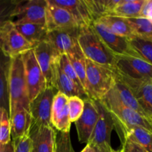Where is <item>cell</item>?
Listing matches in <instances>:
<instances>
[{"label":"cell","mask_w":152,"mask_h":152,"mask_svg":"<svg viewBox=\"0 0 152 152\" xmlns=\"http://www.w3.org/2000/svg\"><path fill=\"white\" fill-rule=\"evenodd\" d=\"M77 41L86 59L111 69L115 68L116 55L107 47L91 25L80 28Z\"/></svg>","instance_id":"obj_1"},{"label":"cell","mask_w":152,"mask_h":152,"mask_svg":"<svg viewBox=\"0 0 152 152\" xmlns=\"http://www.w3.org/2000/svg\"><path fill=\"white\" fill-rule=\"evenodd\" d=\"M114 71L86 59V92L90 99L102 100L113 88Z\"/></svg>","instance_id":"obj_2"},{"label":"cell","mask_w":152,"mask_h":152,"mask_svg":"<svg viewBox=\"0 0 152 152\" xmlns=\"http://www.w3.org/2000/svg\"><path fill=\"white\" fill-rule=\"evenodd\" d=\"M9 116L18 105L30 111V100L25 77L22 55L10 59L8 77Z\"/></svg>","instance_id":"obj_3"},{"label":"cell","mask_w":152,"mask_h":152,"mask_svg":"<svg viewBox=\"0 0 152 152\" xmlns=\"http://www.w3.org/2000/svg\"><path fill=\"white\" fill-rule=\"evenodd\" d=\"M99 101L106 107L112 115L113 119L116 121L126 126H139L152 132L151 120L123 105L114 88L111 89L102 100Z\"/></svg>","instance_id":"obj_4"},{"label":"cell","mask_w":152,"mask_h":152,"mask_svg":"<svg viewBox=\"0 0 152 152\" xmlns=\"http://www.w3.org/2000/svg\"><path fill=\"white\" fill-rule=\"evenodd\" d=\"M99 111V118L95 126L91 137L88 142L96 152H111V137L114 123L112 115L99 100H94Z\"/></svg>","instance_id":"obj_5"},{"label":"cell","mask_w":152,"mask_h":152,"mask_svg":"<svg viewBox=\"0 0 152 152\" xmlns=\"http://www.w3.org/2000/svg\"><path fill=\"white\" fill-rule=\"evenodd\" d=\"M34 48L17 31L13 22H7L0 26V50L8 57L22 55Z\"/></svg>","instance_id":"obj_6"},{"label":"cell","mask_w":152,"mask_h":152,"mask_svg":"<svg viewBox=\"0 0 152 152\" xmlns=\"http://www.w3.org/2000/svg\"><path fill=\"white\" fill-rule=\"evenodd\" d=\"M30 102L47 87L45 79L37 62L33 49L22 55Z\"/></svg>","instance_id":"obj_7"},{"label":"cell","mask_w":152,"mask_h":152,"mask_svg":"<svg viewBox=\"0 0 152 152\" xmlns=\"http://www.w3.org/2000/svg\"><path fill=\"white\" fill-rule=\"evenodd\" d=\"M51 86H47L30 102L31 124L37 126H52L50 122L53 97L56 94Z\"/></svg>","instance_id":"obj_8"},{"label":"cell","mask_w":152,"mask_h":152,"mask_svg":"<svg viewBox=\"0 0 152 152\" xmlns=\"http://www.w3.org/2000/svg\"><path fill=\"white\" fill-rule=\"evenodd\" d=\"M114 69L130 78L152 80V65L139 56H116Z\"/></svg>","instance_id":"obj_9"},{"label":"cell","mask_w":152,"mask_h":152,"mask_svg":"<svg viewBox=\"0 0 152 152\" xmlns=\"http://www.w3.org/2000/svg\"><path fill=\"white\" fill-rule=\"evenodd\" d=\"M114 71L130 89L147 117L152 119V80L132 79Z\"/></svg>","instance_id":"obj_10"},{"label":"cell","mask_w":152,"mask_h":152,"mask_svg":"<svg viewBox=\"0 0 152 152\" xmlns=\"http://www.w3.org/2000/svg\"><path fill=\"white\" fill-rule=\"evenodd\" d=\"M37 62L45 79L47 86H52L55 66L59 53L48 41H42L33 48Z\"/></svg>","instance_id":"obj_11"},{"label":"cell","mask_w":152,"mask_h":152,"mask_svg":"<svg viewBox=\"0 0 152 152\" xmlns=\"http://www.w3.org/2000/svg\"><path fill=\"white\" fill-rule=\"evenodd\" d=\"M91 25L116 56H139L131 46L129 39L113 34L105 25L97 21L94 22Z\"/></svg>","instance_id":"obj_12"},{"label":"cell","mask_w":152,"mask_h":152,"mask_svg":"<svg viewBox=\"0 0 152 152\" xmlns=\"http://www.w3.org/2000/svg\"><path fill=\"white\" fill-rule=\"evenodd\" d=\"M98 118L99 111L96 102L90 98L85 99L83 114L75 122L78 140L81 143L88 144L89 142Z\"/></svg>","instance_id":"obj_13"},{"label":"cell","mask_w":152,"mask_h":152,"mask_svg":"<svg viewBox=\"0 0 152 152\" xmlns=\"http://www.w3.org/2000/svg\"><path fill=\"white\" fill-rule=\"evenodd\" d=\"M47 0H28L22 1L14 23H36L46 25Z\"/></svg>","instance_id":"obj_14"},{"label":"cell","mask_w":152,"mask_h":152,"mask_svg":"<svg viewBox=\"0 0 152 152\" xmlns=\"http://www.w3.org/2000/svg\"><path fill=\"white\" fill-rule=\"evenodd\" d=\"M80 28H59L50 30L46 41L51 44L59 54H67L78 45L79 31Z\"/></svg>","instance_id":"obj_15"},{"label":"cell","mask_w":152,"mask_h":152,"mask_svg":"<svg viewBox=\"0 0 152 152\" xmlns=\"http://www.w3.org/2000/svg\"><path fill=\"white\" fill-rule=\"evenodd\" d=\"M50 122L53 129L62 133H69L71 123L69 118L68 97L56 92L52 104Z\"/></svg>","instance_id":"obj_16"},{"label":"cell","mask_w":152,"mask_h":152,"mask_svg":"<svg viewBox=\"0 0 152 152\" xmlns=\"http://www.w3.org/2000/svg\"><path fill=\"white\" fill-rule=\"evenodd\" d=\"M29 135L33 152H54L56 132L53 126L31 124Z\"/></svg>","instance_id":"obj_17"},{"label":"cell","mask_w":152,"mask_h":152,"mask_svg":"<svg viewBox=\"0 0 152 152\" xmlns=\"http://www.w3.org/2000/svg\"><path fill=\"white\" fill-rule=\"evenodd\" d=\"M114 129L121 142L129 140L142 146L148 152H152V132L139 126H126L114 120Z\"/></svg>","instance_id":"obj_18"},{"label":"cell","mask_w":152,"mask_h":152,"mask_svg":"<svg viewBox=\"0 0 152 152\" xmlns=\"http://www.w3.org/2000/svg\"><path fill=\"white\" fill-rule=\"evenodd\" d=\"M46 26L48 31L59 28H80L73 15L68 10L50 4L48 1Z\"/></svg>","instance_id":"obj_19"},{"label":"cell","mask_w":152,"mask_h":152,"mask_svg":"<svg viewBox=\"0 0 152 152\" xmlns=\"http://www.w3.org/2000/svg\"><path fill=\"white\" fill-rule=\"evenodd\" d=\"M50 4L68 10L80 28L88 26L94 22L86 0H48Z\"/></svg>","instance_id":"obj_20"},{"label":"cell","mask_w":152,"mask_h":152,"mask_svg":"<svg viewBox=\"0 0 152 152\" xmlns=\"http://www.w3.org/2000/svg\"><path fill=\"white\" fill-rule=\"evenodd\" d=\"M52 86L54 89L57 90V92H61L66 95L68 97L71 96H78L83 100L88 99L87 93L82 88L79 87L72 80H70L59 68L58 65V59L55 66L54 76Z\"/></svg>","instance_id":"obj_21"},{"label":"cell","mask_w":152,"mask_h":152,"mask_svg":"<svg viewBox=\"0 0 152 152\" xmlns=\"http://www.w3.org/2000/svg\"><path fill=\"white\" fill-rule=\"evenodd\" d=\"M10 136L12 140L16 139L29 133L31 125L30 111L22 105H18L10 115Z\"/></svg>","instance_id":"obj_22"},{"label":"cell","mask_w":152,"mask_h":152,"mask_svg":"<svg viewBox=\"0 0 152 152\" xmlns=\"http://www.w3.org/2000/svg\"><path fill=\"white\" fill-rule=\"evenodd\" d=\"M14 25L21 35L28 42L31 43L34 48L41 42L46 40L48 29L45 25L36 23H14Z\"/></svg>","instance_id":"obj_23"},{"label":"cell","mask_w":152,"mask_h":152,"mask_svg":"<svg viewBox=\"0 0 152 152\" xmlns=\"http://www.w3.org/2000/svg\"><path fill=\"white\" fill-rule=\"evenodd\" d=\"M96 21L105 25L111 32L116 35L126 37L129 39L136 36L127 19L113 15H108L99 18Z\"/></svg>","instance_id":"obj_24"},{"label":"cell","mask_w":152,"mask_h":152,"mask_svg":"<svg viewBox=\"0 0 152 152\" xmlns=\"http://www.w3.org/2000/svg\"><path fill=\"white\" fill-rule=\"evenodd\" d=\"M114 76H115V79H114V89L115 90L116 93H117V96H118L119 99L121 101L123 105H126L128 108H131V109L134 110V111H137L139 114H142L144 117H147L146 114H145L143 110L139 105L137 101L134 96L133 94L132 93L130 89L129 88L126 83L119 77L117 73L114 71ZM148 118V117H147Z\"/></svg>","instance_id":"obj_25"},{"label":"cell","mask_w":152,"mask_h":152,"mask_svg":"<svg viewBox=\"0 0 152 152\" xmlns=\"http://www.w3.org/2000/svg\"><path fill=\"white\" fill-rule=\"evenodd\" d=\"M11 58L0 50V107L9 112L8 77Z\"/></svg>","instance_id":"obj_26"},{"label":"cell","mask_w":152,"mask_h":152,"mask_svg":"<svg viewBox=\"0 0 152 152\" xmlns=\"http://www.w3.org/2000/svg\"><path fill=\"white\" fill-rule=\"evenodd\" d=\"M144 2L145 0H120L111 15L125 19L139 18Z\"/></svg>","instance_id":"obj_27"},{"label":"cell","mask_w":152,"mask_h":152,"mask_svg":"<svg viewBox=\"0 0 152 152\" xmlns=\"http://www.w3.org/2000/svg\"><path fill=\"white\" fill-rule=\"evenodd\" d=\"M120 0H86L94 22L102 16L112 14Z\"/></svg>","instance_id":"obj_28"},{"label":"cell","mask_w":152,"mask_h":152,"mask_svg":"<svg viewBox=\"0 0 152 152\" xmlns=\"http://www.w3.org/2000/svg\"><path fill=\"white\" fill-rule=\"evenodd\" d=\"M69 61L71 62L74 71L77 73L80 81L86 91V58L83 54L80 45L68 53H67Z\"/></svg>","instance_id":"obj_29"},{"label":"cell","mask_w":152,"mask_h":152,"mask_svg":"<svg viewBox=\"0 0 152 152\" xmlns=\"http://www.w3.org/2000/svg\"><path fill=\"white\" fill-rule=\"evenodd\" d=\"M129 42L138 56L152 65V37L135 36Z\"/></svg>","instance_id":"obj_30"},{"label":"cell","mask_w":152,"mask_h":152,"mask_svg":"<svg viewBox=\"0 0 152 152\" xmlns=\"http://www.w3.org/2000/svg\"><path fill=\"white\" fill-rule=\"evenodd\" d=\"M23 0L0 1V26L5 22H13Z\"/></svg>","instance_id":"obj_31"},{"label":"cell","mask_w":152,"mask_h":152,"mask_svg":"<svg viewBox=\"0 0 152 152\" xmlns=\"http://www.w3.org/2000/svg\"><path fill=\"white\" fill-rule=\"evenodd\" d=\"M135 35L142 37H152V22L145 18L127 19Z\"/></svg>","instance_id":"obj_32"},{"label":"cell","mask_w":152,"mask_h":152,"mask_svg":"<svg viewBox=\"0 0 152 152\" xmlns=\"http://www.w3.org/2000/svg\"><path fill=\"white\" fill-rule=\"evenodd\" d=\"M10 121L9 112L0 107V143L6 144L10 140Z\"/></svg>","instance_id":"obj_33"},{"label":"cell","mask_w":152,"mask_h":152,"mask_svg":"<svg viewBox=\"0 0 152 152\" xmlns=\"http://www.w3.org/2000/svg\"><path fill=\"white\" fill-rule=\"evenodd\" d=\"M58 65H59V68L61 71L68 77L71 80H72L77 86L79 87L83 88V86H82L81 83L80 81L78 76H77V73L74 71V68H73L72 65H71V62L69 61L68 56L66 54H61L59 55V58H58ZM84 89V88H83Z\"/></svg>","instance_id":"obj_34"},{"label":"cell","mask_w":152,"mask_h":152,"mask_svg":"<svg viewBox=\"0 0 152 152\" xmlns=\"http://www.w3.org/2000/svg\"><path fill=\"white\" fill-rule=\"evenodd\" d=\"M69 118L71 123H75L82 115L84 110V100L78 96L68 97Z\"/></svg>","instance_id":"obj_35"},{"label":"cell","mask_w":152,"mask_h":152,"mask_svg":"<svg viewBox=\"0 0 152 152\" xmlns=\"http://www.w3.org/2000/svg\"><path fill=\"white\" fill-rule=\"evenodd\" d=\"M54 152H75L71 144L70 132H56Z\"/></svg>","instance_id":"obj_36"},{"label":"cell","mask_w":152,"mask_h":152,"mask_svg":"<svg viewBox=\"0 0 152 152\" xmlns=\"http://www.w3.org/2000/svg\"><path fill=\"white\" fill-rule=\"evenodd\" d=\"M13 152H33L32 142L29 133L12 140Z\"/></svg>","instance_id":"obj_37"},{"label":"cell","mask_w":152,"mask_h":152,"mask_svg":"<svg viewBox=\"0 0 152 152\" xmlns=\"http://www.w3.org/2000/svg\"><path fill=\"white\" fill-rule=\"evenodd\" d=\"M121 144L122 148L120 150L122 152H148L142 146L129 140H124Z\"/></svg>","instance_id":"obj_38"},{"label":"cell","mask_w":152,"mask_h":152,"mask_svg":"<svg viewBox=\"0 0 152 152\" xmlns=\"http://www.w3.org/2000/svg\"><path fill=\"white\" fill-rule=\"evenodd\" d=\"M140 17L145 18L152 22V0H145Z\"/></svg>","instance_id":"obj_39"},{"label":"cell","mask_w":152,"mask_h":152,"mask_svg":"<svg viewBox=\"0 0 152 152\" xmlns=\"http://www.w3.org/2000/svg\"><path fill=\"white\" fill-rule=\"evenodd\" d=\"M0 152H13V145L12 141L8 143H0Z\"/></svg>","instance_id":"obj_40"},{"label":"cell","mask_w":152,"mask_h":152,"mask_svg":"<svg viewBox=\"0 0 152 152\" xmlns=\"http://www.w3.org/2000/svg\"><path fill=\"white\" fill-rule=\"evenodd\" d=\"M81 152H96V151H95V150L94 149V148H92L90 145L87 144V145H86V146L84 148V149H83Z\"/></svg>","instance_id":"obj_41"},{"label":"cell","mask_w":152,"mask_h":152,"mask_svg":"<svg viewBox=\"0 0 152 152\" xmlns=\"http://www.w3.org/2000/svg\"><path fill=\"white\" fill-rule=\"evenodd\" d=\"M111 152H122V151H121V150H120V151H114V150H113Z\"/></svg>","instance_id":"obj_42"},{"label":"cell","mask_w":152,"mask_h":152,"mask_svg":"<svg viewBox=\"0 0 152 152\" xmlns=\"http://www.w3.org/2000/svg\"><path fill=\"white\" fill-rule=\"evenodd\" d=\"M151 120V124H152V119H151V120Z\"/></svg>","instance_id":"obj_43"}]
</instances>
